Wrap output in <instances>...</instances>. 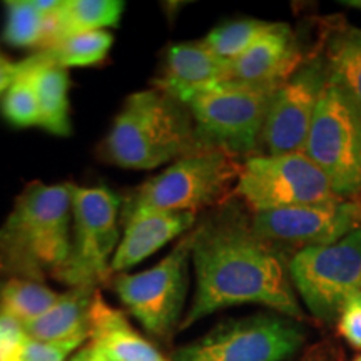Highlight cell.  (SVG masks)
Listing matches in <instances>:
<instances>
[{
	"mask_svg": "<svg viewBox=\"0 0 361 361\" xmlns=\"http://www.w3.org/2000/svg\"><path fill=\"white\" fill-rule=\"evenodd\" d=\"M27 340L22 323L0 311V361H22Z\"/></svg>",
	"mask_w": 361,
	"mask_h": 361,
	"instance_id": "obj_27",
	"label": "cell"
},
{
	"mask_svg": "<svg viewBox=\"0 0 361 361\" xmlns=\"http://www.w3.org/2000/svg\"><path fill=\"white\" fill-rule=\"evenodd\" d=\"M72 241L71 183L27 184L0 226V274L42 283L66 263Z\"/></svg>",
	"mask_w": 361,
	"mask_h": 361,
	"instance_id": "obj_2",
	"label": "cell"
},
{
	"mask_svg": "<svg viewBox=\"0 0 361 361\" xmlns=\"http://www.w3.org/2000/svg\"><path fill=\"white\" fill-rule=\"evenodd\" d=\"M336 328L351 348L361 351V291L343 305L336 318Z\"/></svg>",
	"mask_w": 361,
	"mask_h": 361,
	"instance_id": "obj_29",
	"label": "cell"
},
{
	"mask_svg": "<svg viewBox=\"0 0 361 361\" xmlns=\"http://www.w3.org/2000/svg\"><path fill=\"white\" fill-rule=\"evenodd\" d=\"M329 79L323 56L311 57L284 80L271 97L261 135L266 152L273 156L305 151L311 123Z\"/></svg>",
	"mask_w": 361,
	"mask_h": 361,
	"instance_id": "obj_13",
	"label": "cell"
},
{
	"mask_svg": "<svg viewBox=\"0 0 361 361\" xmlns=\"http://www.w3.org/2000/svg\"><path fill=\"white\" fill-rule=\"evenodd\" d=\"M229 64L200 42L173 44L166 51L161 74L154 79V89L186 104L202 90L228 80Z\"/></svg>",
	"mask_w": 361,
	"mask_h": 361,
	"instance_id": "obj_15",
	"label": "cell"
},
{
	"mask_svg": "<svg viewBox=\"0 0 361 361\" xmlns=\"http://www.w3.org/2000/svg\"><path fill=\"white\" fill-rule=\"evenodd\" d=\"M243 162L224 149L200 144L169 168L135 188L124 201L123 216L137 209L196 214L223 206L234 194Z\"/></svg>",
	"mask_w": 361,
	"mask_h": 361,
	"instance_id": "obj_4",
	"label": "cell"
},
{
	"mask_svg": "<svg viewBox=\"0 0 361 361\" xmlns=\"http://www.w3.org/2000/svg\"><path fill=\"white\" fill-rule=\"evenodd\" d=\"M72 241L54 279L69 288H97L112 276L111 263L121 243V197L111 189L71 184Z\"/></svg>",
	"mask_w": 361,
	"mask_h": 361,
	"instance_id": "obj_5",
	"label": "cell"
},
{
	"mask_svg": "<svg viewBox=\"0 0 361 361\" xmlns=\"http://www.w3.org/2000/svg\"><path fill=\"white\" fill-rule=\"evenodd\" d=\"M323 59L329 79L361 112V29L340 25L329 30L324 40Z\"/></svg>",
	"mask_w": 361,
	"mask_h": 361,
	"instance_id": "obj_21",
	"label": "cell"
},
{
	"mask_svg": "<svg viewBox=\"0 0 361 361\" xmlns=\"http://www.w3.org/2000/svg\"><path fill=\"white\" fill-rule=\"evenodd\" d=\"M305 62L291 27L274 22L263 37L229 64L228 80L264 87H279Z\"/></svg>",
	"mask_w": 361,
	"mask_h": 361,
	"instance_id": "obj_14",
	"label": "cell"
},
{
	"mask_svg": "<svg viewBox=\"0 0 361 361\" xmlns=\"http://www.w3.org/2000/svg\"><path fill=\"white\" fill-rule=\"evenodd\" d=\"M7 20L4 40L17 49L40 47L44 37L45 16L35 0H11L6 2Z\"/></svg>",
	"mask_w": 361,
	"mask_h": 361,
	"instance_id": "obj_25",
	"label": "cell"
},
{
	"mask_svg": "<svg viewBox=\"0 0 361 361\" xmlns=\"http://www.w3.org/2000/svg\"><path fill=\"white\" fill-rule=\"evenodd\" d=\"M89 340L116 361H169L146 340L121 310L96 293L89 316Z\"/></svg>",
	"mask_w": 361,
	"mask_h": 361,
	"instance_id": "obj_17",
	"label": "cell"
},
{
	"mask_svg": "<svg viewBox=\"0 0 361 361\" xmlns=\"http://www.w3.org/2000/svg\"><path fill=\"white\" fill-rule=\"evenodd\" d=\"M191 251L192 231H189L151 269L135 274H114L112 288L121 303L149 335L168 338L179 328L188 293Z\"/></svg>",
	"mask_w": 361,
	"mask_h": 361,
	"instance_id": "obj_11",
	"label": "cell"
},
{
	"mask_svg": "<svg viewBox=\"0 0 361 361\" xmlns=\"http://www.w3.org/2000/svg\"><path fill=\"white\" fill-rule=\"evenodd\" d=\"M306 340L300 322L278 314L226 319L174 351L173 361H284Z\"/></svg>",
	"mask_w": 361,
	"mask_h": 361,
	"instance_id": "obj_10",
	"label": "cell"
},
{
	"mask_svg": "<svg viewBox=\"0 0 361 361\" xmlns=\"http://www.w3.org/2000/svg\"><path fill=\"white\" fill-rule=\"evenodd\" d=\"M124 12L121 0H64L45 16L44 37L39 51H45L72 35L106 30L119 24Z\"/></svg>",
	"mask_w": 361,
	"mask_h": 361,
	"instance_id": "obj_18",
	"label": "cell"
},
{
	"mask_svg": "<svg viewBox=\"0 0 361 361\" xmlns=\"http://www.w3.org/2000/svg\"><path fill=\"white\" fill-rule=\"evenodd\" d=\"M200 144L188 106L152 87L126 99L101 156L119 168L149 171L178 161Z\"/></svg>",
	"mask_w": 361,
	"mask_h": 361,
	"instance_id": "obj_3",
	"label": "cell"
},
{
	"mask_svg": "<svg viewBox=\"0 0 361 361\" xmlns=\"http://www.w3.org/2000/svg\"><path fill=\"white\" fill-rule=\"evenodd\" d=\"M22 71L29 74L39 97L40 126L54 135H69L72 133L69 107V72L64 67L42 64L27 57L20 61Z\"/></svg>",
	"mask_w": 361,
	"mask_h": 361,
	"instance_id": "obj_20",
	"label": "cell"
},
{
	"mask_svg": "<svg viewBox=\"0 0 361 361\" xmlns=\"http://www.w3.org/2000/svg\"><path fill=\"white\" fill-rule=\"evenodd\" d=\"M305 154L323 171L343 200L361 194V112L338 85H324Z\"/></svg>",
	"mask_w": 361,
	"mask_h": 361,
	"instance_id": "obj_7",
	"label": "cell"
},
{
	"mask_svg": "<svg viewBox=\"0 0 361 361\" xmlns=\"http://www.w3.org/2000/svg\"><path fill=\"white\" fill-rule=\"evenodd\" d=\"M252 231L286 256L306 247L331 245L361 226L358 200L284 207L251 214ZM291 255V256H293Z\"/></svg>",
	"mask_w": 361,
	"mask_h": 361,
	"instance_id": "obj_12",
	"label": "cell"
},
{
	"mask_svg": "<svg viewBox=\"0 0 361 361\" xmlns=\"http://www.w3.org/2000/svg\"><path fill=\"white\" fill-rule=\"evenodd\" d=\"M20 74V64L19 62H11L8 59L0 56V97L7 94L11 89L13 80Z\"/></svg>",
	"mask_w": 361,
	"mask_h": 361,
	"instance_id": "obj_30",
	"label": "cell"
},
{
	"mask_svg": "<svg viewBox=\"0 0 361 361\" xmlns=\"http://www.w3.org/2000/svg\"><path fill=\"white\" fill-rule=\"evenodd\" d=\"M67 361H116V360H112L111 356L107 355L106 351L99 348V346L89 343L87 346H84L79 353H75L71 360Z\"/></svg>",
	"mask_w": 361,
	"mask_h": 361,
	"instance_id": "obj_31",
	"label": "cell"
},
{
	"mask_svg": "<svg viewBox=\"0 0 361 361\" xmlns=\"http://www.w3.org/2000/svg\"><path fill=\"white\" fill-rule=\"evenodd\" d=\"M114 35L107 30H94L67 37L62 42L54 45L51 49L35 52L30 56L34 61L42 64L59 66L69 69V67H89L101 64L109 54Z\"/></svg>",
	"mask_w": 361,
	"mask_h": 361,
	"instance_id": "obj_22",
	"label": "cell"
},
{
	"mask_svg": "<svg viewBox=\"0 0 361 361\" xmlns=\"http://www.w3.org/2000/svg\"><path fill=\"white\" fill-rule=\"evenodd\" d=\"M61 295L32 279L11 278L0 288V311L25 324L47 313Z\"/></svg>",
	"mask_w": 361,
	"mask_h": 361,
	"instance_id": "obj_23",
	"label": "cell"
},
{
	"mask_svg": "<svg viewBox=\"0 0 361 361\" xmlns=\"http://www.w3.org/2000/svg\"><path fill=\"white\" fill-rule=\"evenodd\" d=\"M273 24L274 22H264L259 19L229 20L214 27L202 39V42L223 61L233 62L234 59L245 54L256 40L263 37Z\"/></svg>",
	"mask_w": 361,
	"mask_h": 361,
	"instance_id": "obj_24",
	"label": "cell"
},
{
	"mask_svg": "<svg viewBox=\"0 0 361 361\" xmlns=\"http://www.w3.org/2000/svg\"><path fill=\"white\" fill-rule=\"evenodd\" d=\"M353 361H361V355H358V356H356V358H355Z\"/></svg>",
	"mask_w": 361,
	"mask_h": 361,
	"instance_id": "obj_33",
	"label": "cell"
},
{
	"mask_svg": "<svg viewBox=\"0 0 361 361\" xmlns=\"http://www.w3.org/2000/svg\"><path fill=\"white\" fill-rule=\"evenodd\" d=\"M358 201H360V200H358ZM360 206H361V201H360Z\"/></svg>",
	"mask_w": 361,
	"mask_h": 361,
	"instance_id": "obj_34",
	"label": "cell"
},
{
	"mask_svg": "<svg viewBox=\"0 0 361 361\" xmlns=\"http://www.w3.org/2000/svg\"><path fill=\"white\" fill-rule=\"evenodd\" d=\"M191 259L196 293L180 319V331L216 311L241 305H261L296 322L305 319L288 269L290 259L252 231L251 218L236 206H223L196 224Z\"/></svg>",
	"mask_w": 361,
	"mask_h": 361,
	"instance_id": "obj_1",
	"label": "cell"
},
{
	"mask_svg": "<svg viewBox=\"0 0 361 361\" xmlns=\"http://www.w3.org/2000/svg\"><path fill=\"white\" fill-rule=\"evenodd\" d=\"M346 6H350V7H355V8H358V11H361V0H348V2H345Z\"/></svg>",
	"mask_w": 361,
	"mask_h": 361,
	"instance_id": "obj_32",
	"label": "cell"
},
{
	"mask_svg": "<svg viewBox=\"0 0 361 361\" xmlns=\"http://www.w3.org/2000/svg\"><path fill=\"white\" fill-rule=\"evenodd\" d=\"M20 64V62H19ZM2 116L13 128L27 129L40 126V107L29 74L22 71L2 99Z\"/></svg>",
	"mask_w": 361,
	"mask_h": 361,
	"instance_id": "obj_26",
	"label": "cell"
},
{
	"mask_svg": "<svg viewBox=\"0 0 361 361\" xmlns=\"http://www.w3.org/2000/svg\"><path fill=\"white\" fill-rule=\"evenodd\" d=\"M97 288H71L47 313L22 324L30 340L56 343L89 336V316Z\"/></svg>",
	"mask_w": 361,
	"mask_h": 361,
	"instance_id": "obj_19",
	"label": "cell"
},
{
	"mask_svg": "<svg viewBox=\"0 0 361 361\" xmlns=\"http://www.w3.org/2000/svg\"><path fill=\"white\" fill-rule=\"evenodd\" d=\"M89 336H75L66 341L45 343L37 340H27L24 358L22 361H67L72 351H75Z\"/></svg>",
	"mask_w": 361,
	"mask_h": 361,
	"instance_id": "obj_28",
	"label": "cell"
},
{
	"mask_svg": "<svg viewBox=\"0 0 361 361\" xmlns=\"http://www.w3.org/2000/svg\"><path fill=\"white\" fill-rule=\"evenodd\" d=\"M234 196L252 213L343 200L305 152L246 157Z\"/></svg>",
	"mask_w": 361,
	"mask_h": 361,
	"instance_id": "obj_9",
	"label": "cell"
},
{
	"mask_svg": "<svg viewBox=\"0 0 361 361\" xmlns=\"http://www.w3.org/2000/svg\"><path fill=\"white\" fill-rule=\"evenodd\" d=\"M123 219L124 233L111 263L112 276L147 259L197 224L196 214L161 209H137L124 214Z\"/></svg>",
	"mask_w": 361,
	"mask_h": 361,
	"instance_id": "obj_16",
	"label": "cell"
},
{
	"mask_svg": "<svg viewBox=\"0 0 361 361\" xmlns=\"http://www.w3.org/2000/svg\"><path fill=\"white\" fill-rule=\"evenodd\" d=\"M288 269L310 313L319 322H336L343 305L361 291V226L331 245L295 252Z\"/></svg>",
	"mask_w": 361,
	"mask_h": 361,
	"instance_id": "obj_8",
	"label": "cell"
},
{
	"mask_svg": "<svg viewBox=\"0 0 361 361\" xmlns=\"http://www.w3.org/2000/svg\"><path fill=\"white\" fill-rule=\"evenodd\" d=\"M276 89L226 80L196 94L186 106L200 142L239 157L255 156Z\"/></svg>",
	"mask_w": 361,
	"mask_h": 361,
	"instance_id": "obj_6",
	"label": "cell"
}]
</instances>
